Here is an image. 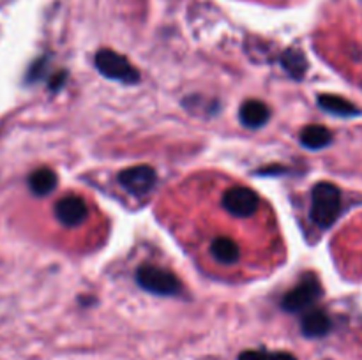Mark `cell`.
Masks as SVG:
<instances>
[{
  "label": "cell",
  "instance_id": "obj_3",
  "mask_svg": "<svg viewBox=\"0 0 362 360\" xmlns=\"http://www.w3.org/2000/svg\"><path fill=\"white\" fill-rule=\"evenodd\" d=\"M95 67L103 76L110 80H119L122 83H136L140 80V73L136 67L113 49H99L95 53Z\"/></svg>",
  "mask_w": 362,
  "mask_h": 360
},
{
  "label": "cell",
  "instance_id": "obj_17",
  "mask_svg": "<svg viewBox=\"0 0 362 360\" xmlns=\"http://www.w3.org/2000/svg\"><path fill=\"white\" fill-rule=\"evenodd\" d=\"M64 80H66V73H59L57 74V76H53L52 78V83H49V88H52V90H59L60 87H62L64 85Z\"/></svg>",
  "mask_w": 362,
  "mask_h": 360
},
{
  "label": "cell",
  "instance_id": "obj_10",
  "mask_svg": "<svg viewBox=\"0 0 362 360\" xmlns=\"http://www.w3.org/2000/svg\"><path fill=\"white\" fill-rule=\"evenodd\" d=\"M211 256L221 265H233L239 260L240 251L235 240L226 239V236H218L211 244Z\"/></svg>",
  "mask_w": 362,
  "mask_h": 360
},
{
  "label": "cell",
  "instance_id": "obj_5",
  "mask_svg": "<svg viewBox=\"0 0 362 360\" xmlns=\"http://www.w3.org/2000/svg\"><path fill=\"white\" fill-rule=\"evenodd\" d=\"M223 207L235 217H251L260 207V196L250 187H232L223 196Z\"/></svg>",
  "mask_w": 362,
  "mask_h": 360
},
{
  "label": "cell",
  "instance_id": "obj_7",
  "mask_svg": "<svg viewBox=\"0 0 362 360\" xmlns=\"http://www.w3.org/2000/svg\"><path fill=\"white\" fill-rule=\"evenodd\" d=\"M88 208L85 205V201L80 196H69L60 198L55 203V217L59 219V222L66 226H78L87 219Z\"/></svg>",
  "mask_w": 362,
  "mask_h": 360
},
{
  "label": "cell",
  "instance_id": "obj_2",
  "mask_svg": "<svg viewBox=\"0 0 362 360\" xmlns=\"http://www.w3.org/2000/svg\"><path fill=\"white\" fill-rule=\"evenodd\" d=\"M136 281L147 292L156 293V295H179L182 284L177 279L175 274H172L170 270H165L161 267H156V265H141L136 270Z\"/></svg>",
  "mask_w": 362,
  "mask_h": 360
},
{
  "label": "cell",
  "instance_id": "obj_11",
  "mask_svg": "<svg viewBox=\"0 0 362 360\" xmlns=\"http://www.w3.org/2000/svg\"><path fill=\"white\" fill-rule=\"evenodd\" d=\"M28 187L35 196H46L57 187V175L49 168H39L28 176Z\"/></svg>",
  "mask_w": 362,
  "mask_h": 360
},
{
  "label": "cell",
  "instance_id": "obj_8",
  "mask_svg": "<svg viewBox=\"0 0 362 360\" xmlns=\"http://www.w3.org/2000/svg\"><path fill=\"white\" fill-rule=\"evenodd\" d=\"M240 122L246 127H262L264 124H267V120L271 119V109L267 108V104H264L262 101H257V99H251V101H246L243 106H240Z\"/></svg>",
  "mask_w": 362,
  "mask_h": 360
},
{
  "label": "cell",
  "instance_id": "obj_4",
  "mask_svg": "<svg viewBox=\"0 0 362 360\" xmlns=\"http://www.w3.org/2000/svg\"><path fill=\"white\" fill-rule=\"evenodd\" d=\"M322 296V284L313 274L304 275L300 279L299 284L296 288L290 289L285 296H283V309L288 313H300V311H308L320 300Z\"/></svg>",
  "mask_w": 362,
  "mask_h": 360
},
{
  "label": "cell",
  "instance_id": "obj_6",
  "mask_svg": "<svg viewBox=\"0 0 362 360\" xmlns=\"http://www.w3.org/2000/svg\"><path fill=\"white\" fill-rule=\"evenodd\" d=\"M156 180H158L156 169L147 164L131 166V168L122 169L119 173L120 186L127 193L134 194V196H144V194H147L156 186Z\"/></svg>",
  "mask_w": 362,
  "mask_h": 360
},
{
  "label": "cell",
  "instance_id": "obj_13",
  "mask_svg": "<svg viewBox=\"0 0 362 360\" xmlns=\"http://www.w3.org/2000/svg\"><path fill=\"white\" fill-rule=\"evenodd\" d=\"M318 104H320L322 109L332 113V115L352 116L359 113L357 106H354L352 102L346 101V99L341 97V95H332V94L320 95V97H318Z\"/></svg>",
  "mask_w": 362,
  "mask_h": 360
},
{
  "label": "cell",
  "instance_id": "obj_9",
  "mask_svg": "<svg viewBox=\"0 0 362 360\" xmlns=\"http://www.w3.org/2000/svg\"><path fill=\"white\" fill-rule=\"evenodd\" d=\"M332 327L331 318L320 309H310L303 318V332L308 337H320L325 335Z\"/></svg>",
  "mask_w": 362,
  "mask_h": 360
},
{
  "label": "cell",
  "instance_id": "obj_16",
  "mask_svg": "<svg viewBox=\"0 0 362 360\" xmlns=\"http://www.w3.org/2000/svg\"><path fill=\"white\" fill-rule=\"evenodd\" d=\"M45 66H46V59L37 60V62H35L34 66L30 67V71H28L27 80H28V81H35V80H39V78H41V74L45 73Z\"/></svg>",
  "mask_w": 362,
  "mask_h": 360
},
{
  "label": "cell",
  "instance_id": "obj_14",
  "mask_svg": "<svg viewBox=\"0 0 362 360\" xmlns=\"http://www.w3.org/2000/svg\"><path fill=\"white\" fill-rule=\"evenodd\" d=\"M281 64L283 67H285L286 73H288L292 78H296V80H300L308 71L306 56H304V53L300 52V49H296V48H288L285 53H283Z\"/></svg>",
  "mask_w": 362,
  "mask_h": 360
},
{
  "label": "cell",
  "instance_id": "obj_1",
  "mask_svg": "<svg viewBox=\"0 0 362 360\" xmlns=\"http://www.w3.org/2000/svg\"><path fill=\"white\" fill-rule=\"evenodd\" d=\"M341 212V193L331 182H318L311 191V221L322 229L331 228Z\"/></svg>",
  "mask_w": 362,
  "mask_h": 360
},
{
  "label": "cell",
  "instance_id": "obj_15",
  "mask_svg": "<svg viewBox=\"0 0 362 360\" xmlns=\"http://www.w3.org/2000/svg\"><path fill=\"white\" fill-rule=\"evenodd\" d=\"M239 360H297L292 353L286 352H262V349H250L239 355Z\"/></svg>",
  "mask_w": 362,
  "mask_h": 360
},
{
  "label": "cell",
  "instance_id": "obj_12",
  "mask_svg": "<svg viewBox=\"0 0 362 360\" xmlns=\"http://www.w3.org/2000/svg\"><path fill=\"white\" fill-rule=\"evenodd\" d=\"M332 141V133L324 126H308L304 127L300 133V143L311 150H318V148L327 147Z\"/></svg>",
  "mask_w": 362,
  "mask_h": 360
}]
</instances>
